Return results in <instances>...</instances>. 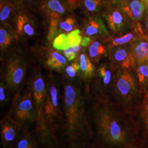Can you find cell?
I'll return each mask as SVG.
<instances>
[{
  "mask_svg": "<svg viewBox=\"0 0 148 148\" xmlns=\"http://www.w3.org/2000/svg\"><path fill=\"white\" fill-rule=\"evenodd\" d=\"M90 148H108V147H103V146L99 145H97V144H96L95 145L92 146V147H90Z\"/></svg>",
  "mask_w": 148,
  "mask_h": 148,
  "instance_id": "d6a6232c",
  "label": "cell"
},
{
  "mask_svg": "<svg viewBox=\"0 0 148 148\" xmlns=\"http://www.w3.org/2000/svg\"><path fill=\"white\" fill-rule=\"evenodd\" d=\"M84 104L79 88L66 83L64 88V112L66 134L70 147L86 148L90 138Z\"/></svg>",
  "mask_w": 148,
  "mask_h": 148,
  "instance_id": "7a4b0ae2",
  "label": "cell"
},
{
  "mask_svg": "<svg viewBox=\"0 0 148 148\" xmlns=\"http://www.w3.org/2000/svg\"><path fill=\"white\" fill-rule=\"evenodd\" d=\"M46 10L50 16H60L66 12V8L60 0H48L45 4Z\"/></svg>",
  "mask_w": 148,
  "mask_h": 148,
  "instance_id": "44dd1931",
  "label": "cell"
},
{
  "mask_svg": "<svg viewBox=\"0 0 148 148\" xmlns=\"http://www.w3.org/2000/svg\"><path fill=\"white\" fill-rule=\"evenodd\" d=\"M14 38L12 29L8 25H3L0 28V47L1 49H5L10 45Z\"/></svg>",
  "mask_w": 148,
  "mask_h": 148,
  "instance_id": "7402d4cb",
  "label": "cell"
},
{
  "mask_svg": "<svg viewBox=\"0 0 148 148\" xmlns=\"http://www.w3.org/2000/svg\"><path fill=\"white\" fill-rule=\"evenodd\" d=\"M93 119L97 145L108 148H130L133 146L121 115L108 100L98 101L93 106Z\"/></svg>",
  "mask_w": 148,
  "mask_h": 148,
  "instance_id": "6da1fadb",
  "label": "cell"
},
{
  "mask_svg": "<svg viewBox=\"0 0 148 148\" xmlns=\"http://www.w3.org/2000/svg\"><path fill=\"white\" fill-rule=\"evenodd\" d=\"M82 47H83L81 45L74 46V47H71L68 48V49H65L63 51V54L64 57L67 59L69 61H73L76 58L77 53L79 51H81Z\"/></svg>",
  "mask_w": 148,
  "mask_h": 148,
  "instance_id": "f546056e",
  "label": "cell"
},
{
  "mask_svg": "<svg viewBox=\"0 0 148 148\" xmlns=\"http://www.w3.org/2000/svg\"><path fill=\"white\" fill-rule=\"evenodd\" d=\"M130 47L136 64L148 61V36L140 35L131 42Z\"/></svg>",
  "mask_w": 148,
  "mask_h": 148,
  "instance_id": "30bf717a",
  "label": "cell"
},
{
  "mask_svg": "<svg viewBox=\"0 0 148 148\" xmlns=\"http://www.w3.org/2000/svg\"><path fill=\"white\" fill-rule=\"evenodd\" d=\"M146 29H147V32L148 33V18L147 20V23H146Z\"/></svg>",
  "mask_w": 148,
  "mask_h": 148,
  "instance_id": "e575fe53",
  "label": "cell"
},
{
  "mask_svg": "<svg viewBox=\"0 0 148 148\" xmlns=\"http://www.w3.org/2000/svg\"><path fill=\"white\" fill-rule=\"evenodd\" d=\"M79 75L84 79H91L95 74V66L86 52L82 51L79 56Z\"/></svg>",
  "mask_w": 148,
  "mask_h": 148,
  "instance_id": "5bb4252c",
  "label": "cell"
},
{
  "mask_svg": "<svg viewBox=\"0 0 148 148\" xmlns=\"http://www.w3.org/2000/svg\"><path fill=\"white\" fill-rule=\"evenodd\" d=\"M13 10V5L8 2H1L0 9V20L1 23L5 22L10 18Z\"/></svg>",
  "mask_w": 148,
  "mask_h": 148,
  "instance_id": "4316f807",
  "label": "cell"
},
{
  "mask_svg": "<svg viewBox=\"0 0 148 148\" xmlns=\"http://www.w3.org/2000/svg\"><path fill=\"white\" fill-rule=\"evenodd\" d=\"M53 47L58 50L64 51L69 48V45L68 43L67 34H59L55 37L52 42Z\"/></svg>",
  "mask_w": 148,
  "mask_h": 148,
  "instance_id": "cb8c5ba5",
  "label": "cell"
},
{
  "mask_svg": "<svg viewBox=\"0 0 148 148\" xmlns=\"http://www.w3.org/2000/svg\"><path fill=\"white\" fill-rule=\"evenodd\" d=\"M64 73L68 78L73 79L77 75H79V61L75 60L66 66L64 68Z\"/></svg>",
  "mask_w": 148,
  "mask_h": 148,
  "instance_id": "d4e9b609",
  "label": "cell"
},
{
  "mask_svg": "<svg viewBox=\"0 0 148 148\" xmlns=\"http://www.w3.org/2000/svg\"><path fill=\"white\" fill-rule=\"evenodd\" d=\"M113 92L121 103H128L132 101L136 92V86L130 71H116Z\"/></svg>",
  "mask_w": 148,
  "mask_h": 148,
  "instance_id": "52a82bcc",
  "label": "cell"
},
{
  "mask_svg": "<svg viewBox=\"0 0 148 148\" xmlns=\"http://www.w3.org/2000/svg\"><path fill=\"white\" fill-rule=\"evenodd\" d=\"M67 59L58 51L47 50L45 56V64L49 69L62 71L67 65Z\"/></svg>",
  "mask_w": 148,
  "mask_h": 148,
  "instance_id": "4fadbf2b",
  "label": "cell"
},
{
  "mask_svg": "<svg viewBox=\"0 0 148 148\" xmlns=\"http://www.w3.org/2000/svg\"><path fill=\"white\" fill-rule=\"evenodd\" d=\"M20 124L11 118L5 117L1 123L2 148H12L20 135Z\"/></svg>",
  "mask_w": 148,
  "mask_h": 148,
  "instance_id": "9c48e42d",
  "label": "cell"
},
{
  "mask_svg": "<svg viewBox=\"0 0 148 148\" xmlns=\"http://www.w3.org/2000/svg\"><path fill=\"white\" fill-rule=\"evenodd\" d=\"M115 75L116 71L110 62L101 64L96 69L92 86L98 99L108 100L109 90L113 89Z\"/></svg>",
  "mask_w": 148,
  "mask_h": 148,
  "instance_id": "5b68a950",
  "label": "cell"
},
{
  "mask_svg": "<svg viewBox=\"0 0 148 148\" xmlns=\"http://www.w3.org/2000/svg\"><path fill=\"white\" fill-rule=\"evenodd\" d=\"M130 148H140V147H137V146H134V145H133V146H132V147H130Z\"/></svg>",
  "mask_w": 148,
  "mask_h": 148,
  "instance_id": "d590c367",
  "label": "cell"
},
{
  "mask_svg": "<svg viewBox=\"0 0 148 148\" xmlns=\"http://www.w3.org/2000/svg\"><path fill=\"white\" fill-rule=\"evenodd\" d=\"M108 56L110 64L116 71H130L136 68V61L130 47L121 45L110 47Z\"/></svg>",
  "mask_w": 148,
  "mask_h": 148,
  "instance_id": "ba28073f",
  "label": "cell"
},
{
  "mask_svg": "<svg viewBox=\"0 0 148 148\" xmlns=\"http://www.w3.org/2000/svg\"><path fill=\"white\" fill-rule=\"evenodd\" d=\"M88 56L92 62H98L103 56L107 55L105 46L101 42L96 39H91L88 45Z\"/></svg>",
  "mask_w": 148,
  "mask_h": 148,
  "instance_id": "2e32d148",
  "label": "cell"
},
{
  "mask_svg": "<svg viewBox=\"0 0 148 148\" xmlns=\"http://www.w3.org/2000/svg\"><path fill=\"white\" fill-rule=\"evenodd\" d=\"M82 38V35L80 34V31L77 29L67 34V40L69 47L81 45Z\"/></svg>",
  "mask_w": 148,
  "mask_h": 148,
  "instance_id": "484cf974",
  "label": "cell"
},
{
  "mask_svg": "<svg viewBox=\"0 0 148 148\" xmlns=\"http://www.w3.org/2000/svg\"><path fill=\"white\" fill-rule=\"evenodd\" d=\"M12 119L20 125L36 120L37 112L32 90H27L16 96L12 105Z\"/></svg>",
  "mask_w": 148,
  "mask_h": 148,
  "instance_id": "3957f363",
  "label": "cell"
},
{
  "mask_svg": "<svg viewBox=\"0 0 148 148\" xmlns=\"http://www.w3.org/2000/svg\"><path fill=\"white\" fill-rule=\"evenodd\" d=\"M78 1H79V0H68L69 3H71V4H75V3Z\"/></svg>",
  "mask_w": 148,
  "mask_h": 148,
  "instance_id": "836d02e7",
  "label": "cell"
},
{
  "mask_svg": "<svg viewBox=\"0 0 148 148\" xmlns=\"http://www.w3.org/2000/svg\"><path fill=\"white\" fill-rule=\"evenodd\" d=\"M25 61L19 56H13L7 60L3 71V79L10 91L16 92L23 84L26 74Z\"/></svg>",
  "mask_w": 148,
  "mask_h": 148,
  "instance_id": "277c9868",
  "label": "cell"
},
{
  "mask_svg": "<svg viewBox=\"0 0 148 148\" xmlns=\"http://www.w3.org/2000/svg\"><path fill=\"white\" fill-rule=\"evenodd\" d=\"M135 70L139 89L147 91L148 90V61L136 64Z\"/></svg>",
  "mask_w": 148,
  "mask_h": 148,
  "instance_id": "e0dca14e",
  "label": "cell"
},
{
  "mask_svg": "<svg viewBox=\"0 0 148 148\" xmlns=\"http://www.w3.org/2000/svg\"><path fill=\"white\" fill-rule=\"evenodd\" d=\"M16 32L18 36L23 38H30L36 34L35 25L29 17L25 15L18 16L16 23Z\"/></svg>",
  "mask_w": 148,
  "mask_h": 148,
  "instance_id": "7c38bea8",
  "label": "cell"
},
{
  "mask_svg": "<svg viewBox=\"0 0 148 148\" xmlns=\"http://www.w3.org/2000/svg\"><path fill=\"white\" fill-rule=\"evenodd\" d=\"M29 1H34V0H29Z\"/></svg>",
  "mask_w": 148,
  "mask_h": 148,
  "instance_id": "8d00e7d4",
  "label": "cell"
},
{
  "mask_svg": "<svg viewBox=\"0 0 148 148\" xmlns=\"http://www.w3.org/2000/svg\"><path fill=\"white\" fill-rule=\"evenodd\" d=\"M75 27V18L73 16H68V17L64 18L63 20L59 22L57 35L59 34H62V33H64V34L67 33V34H69V33L71 32L72 31L75 30L74 29Z\"/></svg>",
  "mask_w": 148,
  "mask_h": 148,
  "instance_id": "603a6c76",
  "label": "cell"
},
{
  "mask_svg": "<svg viewBox=\"0 0 148 148\" xmlns=\"http://www.w3.org/2000/svg\"><path fill=\"white\" fill-rule=\"evenodd\" d=\"M140 116L143 119L146 128L148 130V90L146 91L143 102L140 106Z\"/></svg>",
  "mask_w": 148,
  "mask_h": 148,
  "instance_id": "f1b7e54d",
  "label": "cell"
},
{
  "mask_svg": "<svg viewBox=\"0 0 148 148\" xmlns=\"http://www.w3.org/2000/svg\"><path fill=\"white\" fill-rule=\"evenodd\" d=\"M147 2H148V0H147Z\"/></svg>",
  "mask_w": 148,
  "mask_h": 148,
  "instance_id": "74e56055",
  "label": "cell"
},
{
  "mask_svg": "<svg viewBox=\"0 0 148 148\" xmlns=\"http://www.w3.org/2000/svg\"><path fill=\"white\" fill-rule=\"evenodd\" d=\"M83 31L86 36H103L108 34L106 27L99 17L88 18L85 22Z\"/></svg>",
  "mask_w": 148,
  "mask_h": 148,
  "instance_id": "8fae6325",
  "label": "cell"
},
{
  "mask_svg": "<svg viewBox=\"0 0 148 148\" xmlns=\"http://www.w3.org/2000/svg\"><path fill=\"white\" fill-rule=\"evenodd\" d=\"M83 5L86 10L90 12H97L100 8L102 0H82Z\"/></svg>",
  "mask_w": 148,
  "mask_h": 148,
  "instance_id": "83f0119b",
  "label": "cell"
},
{
  "mask_svg": "<svg viewBox=\"0 0 148 148\" xmlns=\"http://www.w3.org/2000/svg\"><path fill=\"white\" fill-rule=\"evenodd\" d=\"M108 26L114 32H117L124 27L125 20L119 10H112L106 16Z\"/></svg>",
  "mask_w": 148,
  "mask_h": 148,
  "instance_id": "9a60e30c",
  "label": "cell"
},
{
  "mask_svg": "<svg viewBox=\"0 0 148 148\" xmlns=\"http://www.w3.org/2000/svg\"><path fill=\"white\" fill-rule=\"evenodd\" d=\"M43 113L46 121L51 132L55 130L53 125L60 117L61 111L58 99V90L53 79L49 78L47 84V92L44 102Z\"/></svg>",
  "mask_w": 148,
  "mask_h": 148,
  "instance_id": "8992f818",
  "label": "cell"
},
{
  "mask_svg": "<svg viewBox=\"0 0 148 148\" xmlns=\"http://www.w3.org/2000/svg\"><path fill=\"white\" fill-rule=\"evenodd\" d=\"M40 143L30 133L23 132L20 134L12 148H40Z\"/></svg>",
  "mask_w": 148,
  "mask_h": 148,
  "instance_id": "ffe728a7",
  "label": "cell"
},
{
  "mask_svg": "<svg viewBox=\"0 0 148 148\" xmlns=\"http://www.w3.org/2000/svg\"><path fill=\"white\" fill-rule=\"evenodd\" d=\"M6 89H8V88L5 83L1 82V84H0V102H1V106H3L8 101V99H7Z\"/></svg>",
  "mask_w": 148,
  "mask_h": 148,
  "instance_id": "4dcf8cb0",
  "label": "cell"
},
{
  "mask_svg": "<svg viewBox=\"0 0 148 148\" xmlns=\"http://www.w3.org/2000/svg\"><path fill=\"white\" fill-rule=\"evenodd\" d=\"M91 39H92V38H90L89 36H86L83 37L82 42H81V45H82L83 47H88V45H89V43L90 42V41H91Z\"/></svg>",
  "mask_w": 148,
  "mask_h": 148,
  "instance_id": "1f68e13d",
  "label": "cell"
},
{
  "mask_svg": "<svg viewBox=\"0 0 148 148\" xmlns=\"http://www.w3.org/2000/svg\"><path fill=\"white\" fill-rule=\"evenodd\" d=\"M144 10L143 3L139 0H132L123 7V10L134 21H138L141 18Z\"/></svg>",
  "mask_w": 148,
  "mask_h": 148,
  "instance_id": "d6986e66",
  "label": "cell"
},
{
  "mask_svg": "<svg viewBox=\"0 0 148 148\" xmlns=\"http://www.w3.org/2000/svg\"><path fill=\"white\" fill-rule=\"evenodd\" d=\"M142 34H143L142 30L136 29L134 32H129L121 36L115 37V38H112L108 39V46L109 47H115V46L124 45L127 43H131Z\"/></svg>",
  "mask_w": 148,
  "mask_h": 148,
  "instance_id": "ac0fdd59",
  "label": "cell"
}]
</instances>
